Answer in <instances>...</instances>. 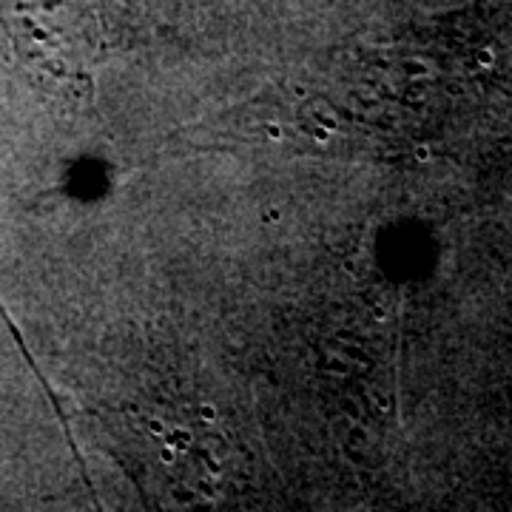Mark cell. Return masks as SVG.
Wrapping results in <instances>:
<instances>
[{
  "label": "cell",
  "mask_w": 512,
  "mask_h": 512,
  "mask_svg": "<svg viewBox=\"0 0 512 512\" xmlns=\"http://www.w3.org/2000/svg\"><path fill=\"white\" fill-rule=\"evenodd\" d=\"M495 60H498V55H495L493 46H481L476 52V63L481 66V69H493Z\"/></svg>",
  "instance_id": "6da1fadb"
},
{
  "label": "cell",
  "mask_w": 512,
  "mask_h": 512,
  "mask_svg": "<svg viewBox=\"0 0 512 512\" xmlns=\"http://www.w3.org/2000/svg\"><path fill=\"white\" fill-rule=\"evenodd\" d=\"M430 157H433V148H430V146H416V160H419V163H427Z\"/></svg>",
  "instance_id": "7a4b0ae2"
}]
</instances>
